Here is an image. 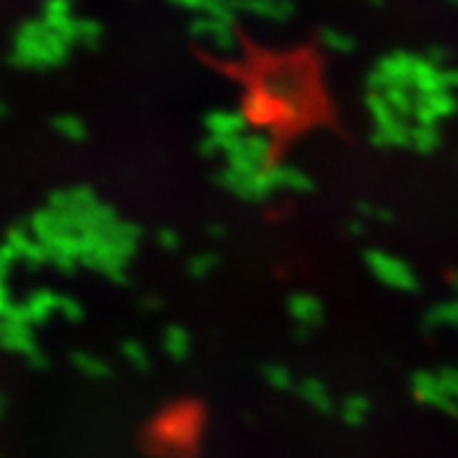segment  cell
<instances>
[{
	"instance_id": "obj_18",
	"label": "cell",
	"mask_w": 458,
	"mask_h": 458,
	"mask_svg": "<svg viewBox=\"0 0 458 458\" xmlns=\"http://www.w3.org/2000/svg\"><path fill=\"white\" fill-rule=\"evenodd\" d=\"M120 353L124 362L133 367L136 372H148L150 370V353L146 349V344H141L138 339H126L120 346Z\"/></svg>"
},
{
	"instance_id": "obj_5",
	"label": "cell",
	"mask_w": 458,
	"mask_h": 458,
	"mask_svg": "<svg viewBox=\"0 0 458 458\" xmlns=\"http://www.w3.org/2000/svg\"><path fill=\"white\" fill-rule=\"evenodd\" d=\"M458 110V98L454 91H437V94L417 96L414 103V124L437 126L439 122L454 117Z\"/></svg>"
},
{
	"instance_id": "obj_16",
	"label": "cell",
	"mask_w": 458,
	"mask_h": 458,
	"mask_svg": "<svg viewBox=\"0 0 458 458\" xmlns=\"http://www.w3.org/2000/svg\"><path fill=\"white\" fill-rule=\"evenodd\" d=\"M311 190H313V180L307 171L290 164H281V192L307 194Z\"/></svg>"
},
{
	"instance_id": "obj_12",
	"label": "cell",
	"mask_w": 458,
	"mask_h": 458,
	"mask_svg": "<svg viewBox=\"0 0 458 458\" xmlns=\"http://www.w3.org/2000/svg\"><path fill=\"white\" fill-rule=\"evenodd\" d=\"M423 327L428 332H437V330H458V300L439 302L435 307H430L426 318H423Z\"/></svg>"
},
{
	"instance_id": "obj_10",
	"label": "cell",
	"mask_w": 458,
	"mask_h": 458,
	"mask_svg": "<svg viewBox=\"0 0 458 458\" xmlns=\"http://www.w3.org/2000/svg\"><path fill=\"white\" fill-rule=\"evenodd\" d=\"M295 391H297V395H300V400L307 402L311 409H316L320 414H330L335 409L332 393H330V388L316 377H307V379L297 381Z\"/></svg>"
},
{
	"instance_id": "obj_28",
	"label": "cell",
	"mask_w": 458,
	"mask_h": 458,
	"mask_svg": "<svg viewBox=\"0 0 458 458\" xmlns=\"http://www.w3.org/2000/svg\"><path fill=\"white\" fill-rule=\"evenodd\" d=\"M452 281H454V285H456V290H458V271H454V274H452Z\"/></svg>"
},
{
	"instance_id": "obj_30",
	"label": "cell",
	"mask_w": 458,
	"mask_h": 458,
	"mask_svg": "<svg viewBox=\"0 0 458 458\" xmlns=\"http://www.w3.org/2000/svg\"><path fill=\"white\" fill-rule=\"evenodd\" d=\"M0 115H5V106H3V101H0Z\"/></svg>"
},
{
	"instance_id": "obj_2",
	"label": "cell",
	"mask_w": 458,
	"mask_h": 458,
	"mask_svg": "<svg viewBox=\"0 0 458 458\" xmlns=\"http://www.w3.org/2000/svg\"><path fill=\"white\" fill-rule=\"evenodd\" d=\"M236 10L234 0H213L201 14H194L190 24V33L194 40L203 42L215 54H236L239 52L241 38L236 31Z\"/></svg>"
},
{
	"instance_id": "obj_26",
	"label": "cell",
	"mask_w": 458,
	"mask_h": 458,
	"mask_svg": "<svg viewBox=\"0 0 458 458\" xmlns=\"http://www.w3.org/2000/svg\"><path fill=\"white\" fill-rule=\"evenodd\" d=\"M171 3L178 5V7H183V10H190L194 14H201L210 3H213V0H171Z\"/></svg>"
},
{
	"instance_id": "obj_13",
	"label": "cell",
	"mask_w": 458,
	"mask_h": 458,
	"mask_svg": "<svg viewBox=\"0 0 458 458\" xmlns=\"http://www.w3.org/2000/svg\"><path fill=\"white\" fill-rule=\"evenodd\" d=\"M71 360L75 365V370H78L82 377H87L91 381H103V379L113 377V367H110L103 358H98V355H94V353L78 351V353L71 355Z\"/></svg>"
},
{
	"instance_id": "obj_14",
	"label": "cell",
	"mask_w": 458,
	"mask_h": 458,
	"mask_svg": "<svg viewBox=\"0 0 458 458\" xmlns=\"http://www.w3.org/2000/svg\"><path fill=\"white\" fill-rule=\"evenodd\" d=\"M442 146V136H439L437 126H426V124H412V138L409 148L419 155H432Z\"/></svg>"
},
{
	"instance_id": "obj_31",
	"label": "cell",
	"mask_w": 458,
	"mask_h": 458,
	"mask_svg": "<svg viewBox=\"0 0 458 458\" xmlns=\"http://www.w3.org/2000/svg\"><path fill=\"white\" fill-rule=\"evenodd\" d=\"M452 3H456V5H458V0H452Z\"/></svg>"
},
{
	"instance_id": "obj_24",
	"label": "cell",
	"mask_w": 458,
	"mask_h": 458,
	"mask_svg": "<svg viewBox=\"0 0 458 458\" xmlns=\"http://www.w3.org/2000/svg\"><path fill=\"white\" fill-rule=\"evenodd\" d=\"M56 313H61V316L66 320H71V323H78V320H82V316H84V309L78 300H73V297L58 295V311Z\"/></svg>"
},
{
	"instance_id": "obj_15",
	"label": "cell",
	"mask_w": 458,
	"mask_h": 458,
	"mask_svg": "<svg viewBox=\"0 0 458 458\" xmlns=\"http://www.w3.org/2000/svg\"><path fill=\"white\" fill-rule=\"evenodd\" d=\"M318 40H320V47L327 49V52H332V54H351L355 49V38L351 36V33H346L337 26L320 29Z\"/></svg>"
},
{
	"instance_id": "obj_9",
	"label": "cell",
	"mask_w": 458,
	"mask_h": 458,
	"mask_svg": "<svg viewBox=\"0 0 458 458\" xmlns=\"http://www.w3.org/2000/svg\"><path fill=\"white\" fill-rule=\"evenodd\" d=\"M203 129H206L208 136H215V138H236V136L248 133L250 124L241 110L218 108L203 115Z\"/></svg>"
},
{
	"instance_id": "obj_21",
	"label": "cell",
	"mask_w": 458,
	"mask_h": 458,
	"mask_svg": "<svg viewBox=\"0 0 458 458\" xmlns=\"http://www.w3.org/2000/svg\"><path fill=\"white\" fill-rule=\"evenodd\" d=\"M101 38H103V26L96 19H87V16H80L78 21V33H75V42L82 47H96Z\"/></svg>"
},
{
	"instance_id": "obj_29",
	"label": "cell",
	"mask_w": 458,
	"mask_h": 458,
	"mask_svg": "<svg viewBox=\"0 0 458 458\" xmlns=\"http://www.w3.org/2000/svg\"><path fill=\"white\" fill-rule=\"evenodd\" d=\"M370 3H375V7H384L386 0H370Z\"/></svg>"
},
{
	"instance_id": "obj_4",
	"label": "cell",
	"mask_w": 458,
	"mask_h": 458,
	"mask_svg": "<svg viewBox=\"0 0 458 458\" xmlns=\"http://www.w3.org/2000/svg\"><path fill=\"white\" fill-rule=\"evenodd\" d=\"M365 267L370 274L377 278L381 285L395 292H417L419 290V276L407 265L402 258L393 255L384 248H370L365 253Z\"/></svg>"
},
{
	"instance_id": "obj_19",
	"label": "cell",
	"mask_w": 458,
	"mask_h": 458,
	"mask_svg": "<svg viewBox=\"0 0 458 458\" xmlns=\"http://www.w3.org/2000/svg\"><path fill=\"white\" fill-rule=\"evenodd\" d=\"M370 409H372V402H370V397H365V395H349V397H344V402H342V417L349 426H360V423H365Z\"/></svg>"
},
{
	"instance_id": "obj_23",
	"label": "cell",
	"mask_w": 458,
	"mask_h": 458,
	"mask_svg": "<svg viewBox=\"0 0 458 458\" xmlns=\"http://www.w3.org/2000/svg\"><path fill=\"white\" fill-rule=\"evenodd\" d=\"M355 210H358L360 220H375V223H388V220L393 218V213L388 208H381L377 203H367V201H360L358 206H355Z\"/></svg>"
},
{
	"instance_id": "obj_1",
	"label": "cell",
	"mask_w": 458,
	"mask_h": 458,
	"mask_svg": "<svg viewBox=\"0 0 458 458\" xmlns=\"http://www.w3.org/2000/svg\"><path fill=\"white\" fill-rule=\"evenodd\" d=\"M73 47V42L58 36L42 19H31L16 31L12 58L26 68H54L66 61Z\"/></svg>"
},
{
	"instance_id": "obj_3",
	"label": "cell",
	"mask_w": 458,
	"mask_h": 458,
	"mask_svg": "<svg viewBox=\"0 0 458 458\" xmlns=\"http://www.w3.org/2000/svg\"><path fill=\"white\" fill-rule=\"evenodd\" d=\"M414 400L426 407L458 417V367L447 365L439 370H419L409 379Z\"/></svg>"
},
{
	"instance_id": "obj_6",
	"label": "cell",
	"mask_w": 458,
	"mask_h": 458,
	"mask_svg": "<svg viewBox=\"0 0 458 458\" xmlns=\"http://www.w3.org/2000/svg\"><path fill=\"white\" fill-rule=\"evenodd\" d=\"M287 313H290L292 323L297 325V332L307 335L311 330H316L325 318V307L316 295L311 292H292L285 302Z\"/></svg>"
},
{
	"instance_id": "obj_17",
	"label": "cell",
	"mask_w": 458,
	"mask_h": 458,
	"mask_svg": "<svg viewBox=\"0 0 458 458\" xmlns=\"http://www.w3.org/2000/svg\"><path fill=\"white\" fill-rule=\"evenodd\" d=\"M262 377H265L267 386H271L274 391H292V388H297V379L292 375V370L281 362L265 365V367H262Z\"/></svg>"
},
{
	"instance_id": "obj_20",
	"label": "cell",
	"mask_w": 458,
	"mask_h": 458,
	"mask_svg": "<svg viewBox=\"0 0 458 458\" xmlns=\"http://www.w3.org/2000/svg\"><path fill=\"white\" fill-rule=\"evenodd\" d=\"M54 129L71 143H84L87 141V124L75 115H61L54 120Z\"/></svg>"
},
{
	"instance_id": "obj_22",
	"label": "cell",
	"mask_w": 458,
	"mask_h": 458,
	"mask_svg": "<svg viewBox=\"0 0 458 458\" xmlns=\"http://www.w3.org/2000/svg\"><path fill=\"white\" fill-rule=\"evenodd\" d=\"M218 265H220V260H218V255H213V253H197V255H192L188 260V274L201 281V278H208L213 274Z\"/></svg>"
},
{
	"instance_id": "obj_7",
	"label": "cell",
	"mask_w": 458,
	"mask_h": 458,
	"mask_svg": "<svg viewBox=\"0 0 458 458\" xmlns=\"http://www.w3.org/2000/svg\"><path fill=\"white\" fill-rule=\"evenodd\" d=\"M236 14L253 16V19L269 24H285L292 19L295 3L292 0H234Z\"/></svg>"
},
{
	"instance_id": "obj_25",
	"label": "cell",
	"mask_w": 458,
	"mask_h": 458,
	"mask_svg": "<svg viewBox=\"0 0 458 458\" xmlns=\"http://www.w3.org/2000/svg\"><path fill=\"white\" fill-rule=\"evenodd\" d=\"M157 243H159V248L166 250V253H173L180 248V234L175 232V229L171 227H164V229H159L157 232Z\"/></svg>"
},
{
	"instance_id": "obj_11",
	"label": "cell",
	"mask_w": 458,
	"mask_h": 458,
	"mask_svg": "<svg viewBox=\"0 0 458 458\" xmlns=\"http://www.w3.org/2000/svg\"><path fill=\"white\" fill-rule=\"evenodd\" d=\"M162 349L171 360L185 362L192 353V337L183 325L171 323L166 325V330L162 332Z\"/></svg>"
},
{
	"instance_id": "obj_27",
	"label": "cell",
	"mask_w": 458,
	"mask_h": 458,
	"mask_svg": "<svg viewBox=\"0 0 458 458\" xmlns=\"http://www.w3.org/2000/svg\"><path fill=\"white\" fill-rule=\"evenodd\" d=\"M444 78H447V87L449 89H458V66L456 68H444Z\"/></svg>"
},
{
	"instance_id": "obj_8",
	"label": "cell",
	"mask_w": 458,
	"mask_h": 458,
	"mask_svg": "<svg viewBox=\"0 0 458 458\" xmlns=\"http://www.w3.org/2000/svg\"><path fill=\"white\" fill-rule=\"evenodd\" d=\"M40 19L47 24L49 29H54L58 36H63L68 42H75V33H78V21L80 16L75 14L73 0H45L42 3Z\"/></svg>"
}]
</instances>
